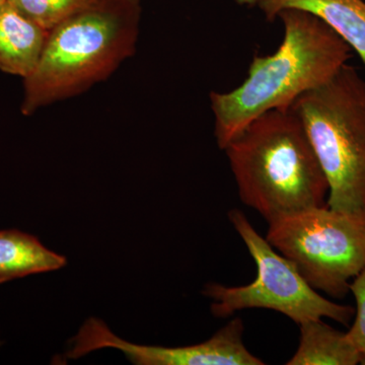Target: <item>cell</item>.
<instances>
[{
	"label": "cell",
	"mask_w": 365,
	"mask_h": 365,
	"mask_svg": "<svg viewBox=\"0 0 365 365\" xmlns=\"http://www.w3.org/2000/svg\"><path fill=\"white\" fill-rule=\"evenodd\" d=\"M277 18L284 26L279 48L267 56L254 57L241 86L209 95L220 150L256 118L287 109L330 81L352 57L351 48L314 14L287 9Z\"/></svg>",
	"instance_id": "1"
},
{
	"label": "cell",
	"mask_w": 365,
	"mask_h": 365,
	"mask_svg": "<svg viewBox=\"0 0 365 365\" xmlns=\"http://www.w3.org/2000/svg\"><path fill=\"white\" fill-rule=\"evenodd\" d=\"M223 150L242 202L268 223L326 205L325 173L304 125L290 107L256 118Z\"/></svg>",
	"instance_id": "2"
},
{
	"label": "cell",
	"mask_w": 365,
	"mask_h": 365,
	"mask_svg": "<svg viewBox=\"0 0 365 365\" xmlns=\"http://www.w3.org/2000/svg\"><path fill=\"white\" fill-rule=\"evenodd\" d=\"M140 0H91L48 34L35 71L24 79L21 113L76 97L135 53Z\"/></svg>",
	"instance_id": "3"
},
{
	"label": "cell",
	"mask_w": 365,
	"mask_h": 365,
	"mask_svg": "<svg viewBox=\"0 0 365 365\" xmlns=\"http://www.w3.org/2000/svg\"><path fill=\"white\" fill-rule=\"evenodd\" d=\"M290 109L304 125L325 173L327 205L365 216V79L345 64Z\"/></svg>",
	"instance_id": "4"
},
{
	"label": "cell",
	"mask_w": 365,
	"mask_h": 365,
	"mask_svg": "<svg viewBox=\"0 0 365 365\" xmlns=\"http://www.w3.org/2000/svg\"><path fill=\"white\" fill-rule=\"evenodd\" d=\"M269 244L297 266L312 287L344 299L365 268V216L328 205L268 223Z\"/></svg>",
	"instance_id": "5"
},
{
	"label": "cell",
	"mask_w": 365,
	"mask_h": 365,
	"mask_svg": "<svg viewBox=\"0 0 365 365\" xmlns=\"http://www.w3.org/2000/svg\"><path fill=\"white\" fill-rule=\"evenodd\" d=\"M228 220L256 263L257 277L244 287H225L220 283L206 285L203 294L212 299L213 316L227 318L242 309H266L285 314L297 325L325 318L349 325L354 318V307L322 297L300 275L292 261L276 253L241 210L232 209Z\"/></svg>",
	"instance_id": "6"
},
{
	"label": "cell",
	"mask_w": 365,
	"mask_h": 365,
	"mask_svg": "<svg viewBox=\"0 0 365 365\" xmlns=\"http://www.w3.org/2000/svg\"><path fill=\"white\" fill-rule=\"evenodd\" d=\"M244 322L232 319L205 342L185 347L136 345L118 337L104 322L90 318L71 340L69 359L102 349L114 348L137 365H263L245 346Z\"/></svg>",
	"instance_id": "7"
},
{
	"label": "cell",
	"mask_w": 365,
	"mask_h": 365,
	"mask_svg": "<svg viewBox=\"0 0 365 365\" xmlns=\"http://www.w3.org/2000/svg\"><path fill=\"white\" fill-rule=\"evenodd\" d=\"M48 34L9 2L0 4V71L24 79L30 76L39 63Z\"/></svg>",
	"instance_id": "8"
},
{
	"label": "cell",
	"mask_w": 365,
	"mask_h": 365,
	"mask_svg": "<svg viewBox=\"0 0 365 365\" xmlns=\"http://www.w3.org/2000/svg\"><path fill=\"white\" fill-rule=\"evenodd\" d=\"M258 6L268 21L287 9L314 14L357 53L365 66V0H263Z\"/></svg>",
	"instance_id": "9"
},
{
	"label": "cell",
	"mask_w": 365,
	"mask_h": 365,
	"mask_svg": "<svg viewBox=\"0 0 365 365\" xmlns=\"http://www.w3.org/2000/svg\"><path fill=\"white\" fill-rule=\"evenodd\" d=\"M66 265V257L48 249L38 237L18 230H0V284Z\"/></svg>",
	"instance_id": "10"
},
{
	"label": "cell",
	"mask_w": 365,
	"mask_h": 365,
	"mask_svg": "<svg viewBox=\"0 0 365 365\" xmlns=\"http://www.w3.org/2000/svg\"><path fill=\"white\" fill-rule=\"evenodd\" d=\"M299 344L287 365H355L362 356L346 332L323 319L300 324Z\"/></svg>",
	"instance_id": "11"
},
{
	"label": "cell",
	"mask_w": 365,
	"mask_h": 365,
	"mask_svg": "<svg viewBox=\"0 0 365 365\" xmlns=\"http://www.w3.org/2000/svg\"><path fill=\"white\" fill-rule=\"evenodd\" d=\"M21 14L48 32L86 6L91 0H6Z\"/></svg>",
	"instance_id": "12"
},
{
	"label": "cell",
	"mask_w": 365,
	"mask_h": 365,
	"mask_svg": "<svg viewBox=\"0 0 365 365\" xmlns=\"http://www.w3.org/2000/svg\"><path fill=\"white\" fill-rule=\"evenodd\" d=\"M350 292L354 297L356 309L352 325L346 334L361 355L362 364L365 361V268L352 280Z\"/></svg>",
	"instance_id": "13"
},
{
	"label": "cell",
	"mask_w": 365,
	"mask_h": 365,
	"mask_svg": "<svg viewBox=\"0 0 365 365\" xmlns=\"http://www.w3.org/2000/svg\"><path fill=\"white\" fill-rule=\"evenodd\" d=\"M263 0H235L240 6H258Z\"/></svg>",
	"instance_id": "14"
},
{
	"label": "cell",
	"mask_w": 365,
	"mask_h": 365,
	"mask_svg": "<svg viewBox=\"0 0 365 365\" xmlns=\"http://www.w3.org/2000/svg\"><path fill=\"white\" fill-rule=\"evenodd\" d=\"M6 0H0V4H4V2H6Z\"/></svg>",
	"instance_id": "15"
},
{
	"label": "cell",
	"mask_w": 365,
	"mask_h": 365,
	"mask_svg": "<svg viewBox=\"0 0 365 365\" xmlns=\"http://www.w3.org/2000/svg\"><path fill=\"white\" fill-rule=\"evenodd\" d=\"M365 364V361H364V364Z\"/></svg>",
	"instance_id": "16"
}]
</instances>
